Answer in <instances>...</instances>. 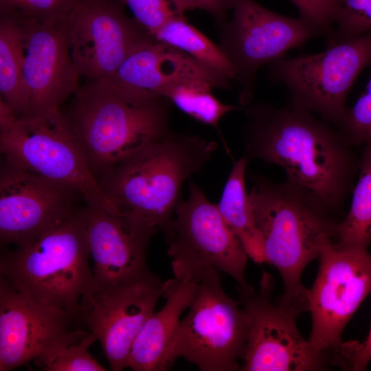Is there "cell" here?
Here are the masks:
<instances>
[{
	"label": "cell",
	"instance_id": "obj_24",
	"mask_svg": "<svg viewBox=\"0 0 371 371\" xmlns=\"http://www.w3.org/2000/svg\"><path fill=\"white\" fill-rule=\"evenodd\" d=\"M153 36L157 41L186 53L230 80H235L236 71L218 45L189 24L184 16L176 15Z\"/></svg>",
	"mask_w": 371,
	"mask_h": 371
},
{
	"label": "cell",
	"instance_id": "obj_29",
	"mask_svg": "<svg viewBox=\"0 0 371 371\" xmlns=\"http://www.w3.org/2000/svg\"><path fill=\"white\" fill-rule=\"evenodd\" d=\"M117 1L131 10L134 19L153 36L168 21L178 15L170 0Z\"/></svg>",
	"mask_w": 371,
	"mask_h": 371
},
{
	"label": "cell",
	"instance_id": "obj_18",
	"mask_svg": "<svg viewBox=\"0 0 371 371\" xmlns=\"http://www.w3.org/2000/svg\"><path fill=\"white\" fill-rule=\"evenodd\" d=\"M85 212L95 284L113 286L150 271L146 249L157 231L99 205L86 203Z\"/></svg>",
	"mask_w": 371,
	"mask_h": 371
},
{
	"label": "cell",
	"instance_id": "obj_28",
	"mask_svg": "<svg viewBox=\"0 0 371 371\" xmlns=\"http://www.w3.org/2000/svg\"><path fill=\"white\" fill-rule=\"evenodd\" d=\"M371 67V63L369 65ZM339 129L352 145L371 144V76L366 92L346 111Z\"/></svg>",
	"mask_w": 371,
	"mask_h": 371
},
{
	"label": "cell",
	"instance_id": "obj_30",
	"mask_svg": "<svg viewBox=\"0 0 371 371\" xmlns=\"http://www.w3.org/2000/svg\"><path fill=\"white\" fill-rule=\"evenodd\" d=\"M79 3L80 0H14L10 12L43 21H63Z\"/></svg>",
	"mask_w": 371,
	"mask_h": 371
},
{
	"label": "cell",
	"instance_id": "obj_13",
	"mask_svg": "<svg viewBox=\"0 0 371 371\" xmlns=\"http://www.w3.org/2000/svg\"><path fill=\"white\" fill-rule=\"evenodd\" d=\"M163 284L148 271L113 286L93 282L82 297L80 320L100 341L112 370L128 368L133 341L154 313Z\"/></svg>",
	"mask_w": 371,
	"mask_h": 371
},
{
	"label": "cell",
	"instance_id": "obj_23",
	"mask_svg": "<svg viewBox=\"0 0 371 371\" xmlns=\"http://www.w3.org/2000/svg\"><path fill=\"white\" fill-rule=\"evenodd\" d=\"M359 169L350 210L337 225L334 244L340 249L368 250L371 244V144L365 145Z\"/></svg>",
	"mask_w": 371,
	"mask_h": 371
},
{
	"label": "cell",
	"instance_id": "obj_21",
	"mask_svg": "<svg viewBox=\"0 0 371 371\" xmlns=\"http://www.w3.org/2000/svg\"><path fill=\"white\" fill-rule=\"evenodd\" d=\"M23 34L13 12H1L0 93L1 98L16 118L27 115L30 94L23 76Z\"/></svg>",
	"mask_w": 371,
	"mask_h": 371
},
{
	"label": "cell",
	"instance_id": "obj_26",
	"mask_svg": "<svg viewBox=\"0 0 371 371\" xmlns=\"http://www.w3.org/2000/svg\"><path fill=\"white\" fill-rule=\"evenodd\" d=\"M213 89L205 82H185L168 89L163 96L192 118L214 128L223 139L218 126L221 120L240 106L223 103L212 93Z\"/></svg>",
	"mask_w": 371,
	"mask_h": 371
},
{
	"label": "cell",
	"instance_id": "obj_5",
	"mask_svg": "<svg viewBox=\"0 0 371 371\" xmlns=\"http://www.w3.org/2000/svg\"><path fill=\"white\" fill-rule=\"evenodd\" d=\"M85 208L0 258V278L12 289L78 318L82 297L93 282Z\"/></svg>",
	"mask_w": 371,
	"mask_h": 371
},
{
	"label": "cell",
	"instance_id": "obj_6",
	"mask_svg": "<svg viewBox=\"0 0 371 371\" xmlns=\"http://www.w3.org/2000/svg\"><path fill=\"white\" fill-rule=\"evenodd\" d=\"M0 150L11 165L76 189L86 203L118 213L60 109L22 117L0 126Z\"/></svg>",
	"mask_w": 371,
	"mask_h": 371
},
{
	"label": "cell",
	"instance_id": "obj_11",
	"mask_svg": "<svg viewBox=\"0 0 371 371\" xmlns=\"http://www.w3.org/2000/svg\"><path fill=\"white\" fill-rule=\"evenodd\" d=\"M272 276L264 272L259 289L238 288L240 302L249 315L244 371H319L339 368L332 356L315 350L300 334L298 316L307 311L299 304L271 302Z\"/></svg>",
	"mask_w": 371,
	"mask_h": 371
},
{
	"label": "cell",
	"instance_id": "obj_34",
	"mask_svg": "<svg viewBox=\"0 0 371 371\" xmlns=\"http://www.w3.org/2000/svg\"><path fill=\"white\" fill-rule=\"evenodd\" d=\"M333 11V19H334V13L336 7L337 0H322Z\"/></svg>",
	"mask_w": 371,
	"mask_h": 371
},
{
	"label": "cell",
	"instance_id": "obj_25",
	"mask_svg": "<svg viewBox=\"0 0 371 371\" xmlns=\"http://www.w3.org/2000/svg\"><path fill=\"white\" fill-rule=\"evenodd\" d=\"M96 340L92 333L77 327L36 357L35 364L45 371H104L106 368L89 352Z\"/></svg>",
	"mask_w": 371,
	"mask_h": 371
},
{
	"label": "cell",
	"instance_id": "obj_7",
	"mask_svg": "<svg viewBox=\"0 0 371 371\" xmlns=\"http://www.w3.org/2000/svg\"><path fill=\"white\" fill-rule=\"evenodd\" d=\"M186 316L179 321L168 352V370L183 357L201 371H235L245 351L249 315L224 291L218 271L205 270Z\"/></svg>",
	"mask_w": 371,
	"mask_h": 371
},
{
	"label": "cell",
	"instance_id": "obj_15",
	"mask_svg": "<svg viewBox=\"0 0 371 371\" xmlns=\"http://www.w3.org/2000/svg\"><path fill=\"white\" fill-rule=\"evenodd\" d=\"M80 200L85 199L77 190L5 161L0 172L1 245L35 240L80 209Z\"/></svg>",
	"mask_w": 371,
	"mask_h": 371
},
{
	"label": "cell",
	"instance_id": "obj_31",
	"mask_svg": "<svg viewBox=\"0 0 371 371\" xmlns=\"http://www.w3.org/2000/svg\"><path fill=\"white\" fill-rule=\"evenodd\" d=\"M297 7L300 17L325 30L328 36L332 31L333 13L322 0H291Z\"/></svg>",
	"mask_w": 371,
	"mask_h": 371
},
{
	"label": "cell",
	"instance_id": "obj_27",
	"mask_svg": "<svg viewBox=\"0 0 371 371\" xmlns=\"http://www.w3.org/2000/svg\"><path fill=\"white\" fill-rule=\"evenodd\" d=\"M333 24L326 43L345 40L371 31V0H337Z\"/></svg>",
	"mask_w": 371,
	"mask_h": 371
},
{
	"label": "cell",
	"instance_id": "obj_3",
	"mask_svg": "<svg viewBox=\"0 0 371 371\" xmlns=\"http://www.w3.org/2000/svg\"><path fill=\"white\" fill-rule=\"evenodd\" d=\"M217 143L170 130L98 178L117 211L155 231L171 219L183 183L212 158Z\"/></svg>",
	"mask_w": 371,
	"mask_h": 371
},
{
	"label": "cell",
	"instance_id": "obj_33",
	"mask_svg": "<svg viewBox=\"0 0 371 371\" xmlns=\"http://www.w3.org/2000/svg\"><path fill=\"white\" fill-rule=\"evenodd\" d=\"M371 361V326L367 339L363 342L356 341L349 361V370H364Z\"/></svg>",
	"mask_w": 371,
	"mask_h": 371
},
{
	"label": "cell",
	"instance_id": "obj_14",
	"mask_svg": "<svg viewBox=\"0 0 371 371\" xmlns=\"http://www.w3.org/2000/svg\"><path fill=\"white\" fill-rule=\"evenodd\" d=\"M65 25L74 63L88 80L113 77L128 56L155 40L117 0H80Z\"/></svg>",
	"mask_w": 371,
	"mask_h": 371
},
{
	"label": "cell",
	"instance_id": "obj_2",
	"mask_svg": "<svg viewBox=\"0 0 371 371\" xmlns=\"http://www.w3.org/2000/svg\"><path fill=\"white\" fill-rule=\"evenodd\" d=\"M171 102L114 78L88 80L63 113L96 179L170 131Z\"/></svg>",
	"mask_w": 371,
	"mask_h": 371
},
{
	"label": "cell",
	"instance_id": "obj_12",
	"mask_svg": "<svg viewBox=\"0 0 371 371\" xmlns=\"http://www.w3.org/2000/svg\"><path fill=\"white\" fill-rule=\"evenodd\" d=\"M232 18L218 26V46L236 71L240 102L250 103L258 70L325 30L302 17L273 12L254 0H233Z\"/></svg>",
	"mask_w": 371,
	"mask_h": 371
},
{
	"label": "cell",
	"instance_id": "obj_9",
	"mask_svg": "<svg viewBox=\"0 0 371 371\" xmlns=\"http://www.w3.org/2000/svg\"><path fill=\"white\" fill-rule=\"evenodd\" d=\"M326 43L322 52L272 62L268 76L271 82L287 88L289 104L339 127L348 109V93L371 63V31Z\"/></svg>",
	"mask_w": 371,
	"mask_h": 371
},
{
	"label": "cell",
	"instance_id": "obj_16",
	"mask_svg": "<svg viewBox=\"0 0 371 371\" xmlns=\"http://www.w3.org/2000/svg\"><path fill=\"white\" fill-rule=\"evenodd\" d=\"M13 12L23 34L27 115L60 109L80 87V77L71 57L65 21H43Z\"/></svg>",
	"mask_w": 371,
	"mask_h": 371
},
{
	"label": "cell",
	"instance_id": "obj_1",
	"mask_svg": "<svg viewBox=\"0 0 371 371\" xmlns=\"http://www.w3.org/2000/svg\"><path fill=\"white\" fill-rule=\"evenodd\" d=\"M247 105L243 157L281 166L287 182L333 214L341 211L359 165L346 136L328 122L289 104Z\"/></svg>",
	"mask_w": 371,
	"mask_h": 371
},
{
	"label": "cell",
	"instance_id": "obj_20",
	"mask_svg": "<svg viewBox=\"0 0 371 371\" xmlns=\"http://www.w3.org/2000/svg\"><path fill=\"white\" fill-rule=\"evenodd\" d=\"M197 282L173 278L164 282V306L146 321L135 337L128 361L134 371L167 370L172 339L183 312L192 304Z\"/></svg>",
	"mask_w": 371,
	"mask_h": 371
},
{
	"label": "cell",
	"instance_id": "obj_32",
	"mask_svg": "<svg viewBox=\"0 0 371 371\" xmlns=\"http://www.w3.org/2000/svg\"><path fill=\"white\" fill-rule=\"evenodd\" d=\"M176 13L184 16L186 11L201 9L210 13L217 25L226 20L227 12L231 10L233 0H170Z\"/></svg>",
	"mask_w": 371,
	"mask_h": 371
},
{
	"label": "cell",
	"instance_id": "obj_22",
	"mask_svg": "<svg viewBox=\"0 0 371 371\" xmlns=\"http://www.w3.org/2000/svg\"><path fill=\"white\" fill-rule=\"evenodd\" d=\"M247 162L244 157L234 161L221 200L216 205L225 221L243 244L249 258L262 264L266 262L262 239L256 226L245 186Z\"/></svg>",
	"mask_w": 371,
	"mask_h": 371
},
{
	"label": "cell",
	"instance_id": "obj_10",
	"mask_svg": "<svg viewBox=\"0 0 371 371\" xmlns=\"http://www.w3.org/2000/svg\"><path fill=\"white\" fill-rule=\"evenodd\" d=\"M318 258L316 278L307 291L312 319L308 341L315 350L334 357L340 368L348 370L353 341L344 342L341 335L371 293V253L340 249L333 243Z\"/></svg>",
	"mask_w": 371,
	"mask_h": 371
},
{
	"label": "cell",
	"instance_id": "obj_19",
	"mask_svg": "<svg viewBox=\"0 0 371 371\" xmlns=\"http://www.w3.org/2000/svg\"><path fill=\"white\" fill-rule=\"evenodd\" d=\"M112 78L161 96L168 89L190 82H205L214 89L231 88L227 78L186 53L156 40L128 56Z\"/></svg>",
	"mask_w": 371,
	"mask_h": 371
},
{
	"label": "cell",
	"instance_id": "obj_4",
	"mask_svg": "<svg viewBox=\"0 0 371 371\" xmlns=\"http://www.w3.org/2000/svg\"><path fill=\"white\" fill-rule=\"evenodd\" d=\"M267 263L280 273L284 292L279 300L308 308L302 283L305 267L334 243L339 221L309 194L286 181L256 177L249 193Z\"/></svg>",
	"mask_w": 371,
	"mask_h": 371
},
{
	"label": "cell",
	"instance_id": "obj_8",
	"mask_svg": "<svg viewBox=\"0 0 371 371\" xmlns=\"http://www.w3.org/2000/svg\"><path fill=\"white\" fill-rule=\"evenodd\" d=\"M162 230L175 278L196 282L205 270L214 269L230 276L238 288L249 286L245 249L217 205L195 183H190L188 197L181 199Z\"/></svg>",
	"mask_w": 371,
	"mask_h": 371
},
{
	"label": "cell",
	"instance_id": "obj_17",
	"mask_svg": "<svg viewBox=\"0 0 371 371\" xmlns=\"http://www.w3.org/2000/svg\"><path fill=\"white\" fill-rule=\"evenodd\" d=\"M80 321L62 308L40 303L0 278V371L34 360Z\"/></svg>",
	"mask_w": 371,
	"mask_h": 371
}]
</instances>
